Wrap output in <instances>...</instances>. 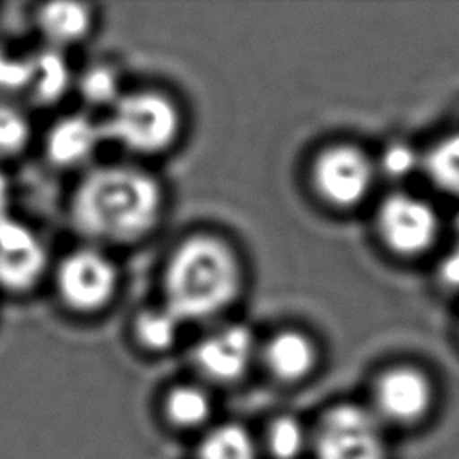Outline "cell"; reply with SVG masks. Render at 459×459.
<instances>
[{
  "label": "cell",
  "instance_id": "cell-1",
  "mask_svg": "<svg viewBox=\"0 0 459 459\" xmlns=\"http://www.w3.org/2000/svg\"><path fill=\"white\" fill-rule=\"evenodd\" d=\"M163 210L154 176L129 165H106L86 174L70 199L77 233L100 244H131L149 235Z\"/></svg>",
  "mask_w": 459,
  "mask_h": 459
},
{
  "label": "cell",
  "instance_id": "cell-2",
  "mask_svg": "<svg viewBox=\"0 0 459 459\" xmlns=\"http://www.w3.org/2000/svg\"><path fill=\"white\" fill-rule=\"evenodd\" d=\"M242 264L233 246L213 233H194L170 253L163 271V298L181 323L228 310L242 290Z\"/></svg>",
  "mask_w": 459,
  "mask_h": 459
},
{
  "label": "cell",
  "instance_id": "cell-3",
  "mask_svg": "<svg viewBox=\"0 0 459 459\" xmlns=\"http://www.w3.org/2000/svg\"><path fill=\"white\" fill-rule=\"evenodd\" d=\"M104 140L134 154H160L174 145L181 131L176 102L156 90L122 93L100 124Z\"/></svg>",
  "mask_w": 459,
  "mask_h": 459
},
{
  "label": "cell",
  "instance_id": "cell-4",
  "mask_svg": "<svg viewBox=\"0 0 459 459\" xmlns=\"http://www.w3.org/2000/svg\"><path fill=\"white\" fill-rule=\"evenodd\" d=\"M310 176L323 203L337 210H350L362 204L369 195L377 169L360 147L333 143L314 158Z\"/></svg>",
  "mask_w": 459,
  "mask_h": 459
},
{
  "label": "cell",
  "instance_id": "cell-5",
  "mask_svg": "<svg viewBox=\"0 0 459 459\" xmlns=\"http://www.w3.org/2000/svg\"><path fill=\"white\" fill-rule=\"evenodd\" d=\"M118 283L113 262L93 247H79L61 258L56 269V290L65 307L79 314L102 310Z\"/></svg>",
  "mask_w": 459,
  "mask_h": 459
},
{
  "label": "cell",
  "instance_id": "cell-6",
  "mask_svg": "<svg viewBox=\"0 0 459 459\" xmlns=\"http://www.w3.org/2000/svg\"><path fill=\"white\" fill-rule=\"evenodd\" d=\"M375 222L385 247L400 256L427 253L439 235V217L434 206L405 192L387 195L377 210Z\"/></svg>",
  "mask_w": 459,
  "mask_h": 459
},
{
  "label": "cell",
  "instance_id": "cell-7",
  "mask_svg": "<svg viewBox=\"0 0 459 459\" xmlns=\"http://www.w3.org/2000/svg\"><path fill=\"white\" fill-rule=\"evenodd\" d=\"M317 459H384L378 416L353 403L332 407L317 427Z\"/></svg>",
  "mask_w": 459,
  "mask_h": 459
},
{
  "label": "cell",
  "instance_id": "cell-8",
  "mask_svg": "<svg viewBox=\"0 0 459 459\" xmlns=\"http://www.w3.org/2000/svg\"><path fill=\"white\" fill-rule=\"evenodd\" d=\"M45 269L47 251L34 231L9 215L0 219V289L27 292Z\"/></svg>",
  "mask_w": 459,
  "mask_h": 459
},
{
  "label": "cell",
  "instance_id": "cell-9",
  "mask_svg": "<svg viewBox=\"0 0 459 459\" xmlns=\"http://www.w3.org/2000/svg\"><path fill=\"white\" fill-rule=\"evenodd\" d=\"M256 341L244 325H228L201 339L194 350L197 371L221 384L238 380L255 357Z\"/></svg>",
  "mask_w": 459,
  "mask_h": 459
},
{
  "label": "cell",
  "instance_id": "cell-10",
  "mask_svg": "<svg viewBox=\"0 0 459 459\" xmlns=\"http://www.w3.org/2000/svg\"><path fill=\"white\" fill-rule=\"evenodd\" d=\"M429 377L412 366H396L380 375L375 385V405L380 418L396 423L420 420L430 407Z\"/></svg>",
  "mask_w": 459,
  "mask_h": 459
},
{
  "label": "cell",
  "instance_id": "cell-11",
  "mask_svg": "<svg viewBox=\"0 0 459 459\" xmlns=\"http://www.w3.org/2000/svg\"><path fill=\"white\" fill-rule=\"evenodd\" d=\"M104 140L102 127L90 117L75 113L59 118L47 133V158L61 169H74L86 163Z\"/></svg>",
  "mask_w": 459,
  "mask_h": 459
},
{
  "label": "cell",
  "instance_id": "cell-12",
  "mask_svg": "<svg viewBox=\"0 0 459 459\" xmlns=\"http://www.w3.org/2000/svg\"><path fill=\"white\" fill-rule=\"evenodd\" d=\"M262 353L267 369L283 382L305 378L317 362V346L301 330H281L274 333L265 342Z\"/></svg>",
  "mask_w": 459,
  "mask_h": 459
},
{
  "label": "cell",
  "instance_id": "cell-13",
  "mask_svg": "<svg viewBox=\"0 0 459 459\" xmlns=\"http://www.w3.org/2000/svg\"><path fill=\"white\" fill-rule=\"evenodd\" d=\"M38 29L52 45H72L86 38L93 25L90 5L79 2L43 4L38 13Z\"/></svg>",
  "mask_w": 459,
  "mask_h": 459
},
{
  "label": "cell",
  "instance_id": "cell-14",
  "mask_svg": "<svg viewBox=\"0 0 459 459\" xmlns=\"http://www.w3.org/2000/svg\"><path fill=\"white\" fill-rule=\"evenodd\" d=\"M70 84V66L59 50L47 48L29 59V84L25 91L38 104L57 102L68 91Z\"/></svg>",
  "mask_w": 459,
  "mask_h": 459
},
{
  "label": "cell",
  "instance_id": "cell-15",
  "mask_svg": "<svg viewBox=\"0 0 459 459\" xmlns=\"http://www.w3.org/2000/svg\"><path fill=\"white\" fill-rule=\"evenodd\" d=\"M181 321L167 307H151L136 314L133 335L140 348L154 353L170 350L179 335Z\"/></svg>",
  "mask_w": 459,
  "mask_h": 459
},
{
  "label": "cell",
  "instance_id": "cell-16",
  "mask_svg": "<svg viewBox=\"0 0 459 459\" xmlns=\"http://www.w3.org/2000/svg\"><path fill=\"white\" fill-rule=\"evenodd\" d=\"M167 420L178 429H197L212 414V400L208 393L192 384L174 385L163 402Z\"/></svg>",
  "mask_w": 459,
  "mask_h": 459
},
{
  "label": "cell",
  "instance_id": "cell-17",
  "mask_svg": "<svg viewBox=\"0 0 459 459\" xmlns=\"http://www.w3.org/2000/svg\"><path fill=\"white\" fill-rule=\"evenodd\" d=\"M199 459H256L255 445L238 425H221L206 434L199 452Z\"/></svg>",
  "mask_w": 459,
  "mask_h": 459
},
{
  "label": "cell",
  "instance_id": "cell-18",
  "mask_svg": "<svg viewBox=\"0 0 459 459\" xmlns=\"http://www.w3.org/2000/svg\"><path fill=\"white\" fill-rule=\"evenodd\" d=\"M77 90L84 102L97 108L113 106L122 95L118 74L108 65L88 66L77 81Z\"/></svg>",
  "mask_w": 459,
  "mask_h": 459
},
{
  "label": "cell",
  "instance_id": "cell-19",
  "mask_svg": "<svg viewBox=\"0 0 459 459\" xmlns=\"http://www.w3.org/2000/svg\"><path fill=\"white\" fill-rule=\"evenodd\" d=\"M30 138V124L22 109L0 102V158L20 154Z\"/></svg>",
  "mask_w": 459,
  "mask_h": 459
},
{
  "label": "cell",
  "instance_id": "cell-20",
  "mask_svg": "<svg viewBox=\"0 0 459 459\" xmlns=\"http://www.w3.org/2000/svg\"><path fill=\"white\" fill-rule=\"evenodd\" d=\"M303 430L292 418H278L269 429V446L278 459H292L303 448Z\"/></svg>",
  "mask_w": 459,
  "mask_h": 459
},
{
  "label": "cell",
  "instance_id": "cell-21",
  "mask_svg": "<svg viewBox=\"0 0 459 459\" xmlns=\"http://www.w3.org/2000/svg\"><path fill=\"white\" fill-rule=\"evenodd\" d=\"M434 174L448 188H459V136L439 147L434 156Z\"/></svg>",
  "mask_w": 459,
  "mask_h": 459
},
{
  "label": "cell",
  "instance_id": "cell-22",
  "mask_svg": "<svg viewBox=\"0 0 459 459\" xmlns=\"http://www.w3.org/2000/svg\"><path fill=\"white\" fill-rule=\"evenodd\" d=\"M29 59L11 57L0 52V91L27 90Z\"/></svg>",
  "mask_w": 459,
  "mask_h": 459
},
{
  "label": "cell",
  "instance_id": "cell-23",
  "mask_svg": "<svg viewBox=\"0 0 459 459\" xmlns=\"http://www.w3.org/2000/svg\"><path fill=\"white\" fill-rule=\"evenodd\" d=\"M7 206H9V183H7V178L0 172V219L7 217Z\"/></svg>",
  "mask_w": 459,
  "mask_h": 459
}]
</instances>
